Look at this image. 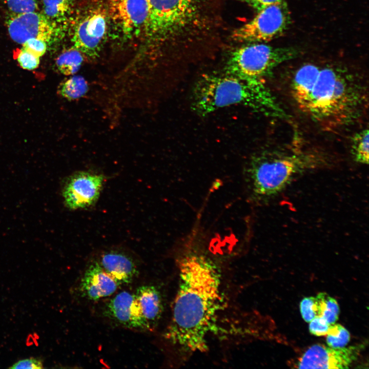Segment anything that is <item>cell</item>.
Masks as SVG:
<instances>
[{"mask_svg":"<svg viewBox=\"0 0 369 369\" xmlns=\"http://www.w3.org/2000/svg\"><path fill=\"white\" fill-rule=\"evenodd\" d=\"M134 295L149 330L152 331L157 325L163 312L161 294L155 286L144 285L138 287Z\"/></svg>","mask_w":369,"mask_h":369,"instance_id":"2e32d148","label":"cell"},{"mask_svg":"<svg viewBox=\"0 0 369 369\" xmlns=\"http://www.w3.org/2000/svg\"><path fill=\"white\" fill-rule=\"evenodd\" d=\"M104 182L100 174L76 172L66 180L62 195L66 207L72 210L88 208L97 200Z\"/></svg>","mask_w":369,"mask_h":369,"instance_id":"30bf717a","label":"cell"},{"mask_svg":"<svg viewBox=\"0 0 369 369\" xmlns=\"http://www.w3.org/2000/svg\"><path fill=\"white\" fill-rule=\"evenodd\" d=\"M232 105L244 106L266 115H283L260 79L240 77L225 72L206 74L194 85L191 107L198 115L205 116Z\"/></svg>","mask_w":369,"mask_h":369,"instance_id":"277c9868","label":"cell"},{"mask_svg":"<svg viewBox=\"0 0 369 369\" xmlns=\"http://www.w3.org/2000/svg\"><path fill=\"white\" fill-rule=\"evenodd\" d=\"M318 308V316L324 318L329 324L335 323L338 320L340 309L337 300L324 292L315 297Z\"/></svg>","mask_w":369,"mask_h":369,"instance_id":"ffe728a7","label":"cell"},{"mask_svg":"<svg viewBox=\"0 0 369 369\" xmlns=\"http://www.w3.org/2000/svg\"><path fill=\"white\" fill-rule=\"evenodd\" d=\"M96 261L119 285L131 283L138 274L134 260L120 250L105 251Z\"/></svg>","mask_w":369,"mask_h":369,"instance_id":"9a60e30c","label":"cell"},{"mask_svg":"<svg viewBox=\"0 0 369 369\" xmlns=\"http://www.w3.org/2000/svg\"><path fill=\"white\" fill-rule=\"evenodd\" d=\"M22 45V49L39 57L45 53L47 48V44L46 42L35 38L28 39Z\"/></svg>","mask_w":369,"mask_h":369,"instance_id":"484cf974","label":"cell"},{"mask_svg":"<svg viewBox=\"0 0 369 369\" xmlns=\"http://www.w3.org/2000/svg\"><path fill=\"white\" fill-rule=\"evenodd\" d=\"M300 53V50L296 47L249 43L231 53L225 72L240 77L260 79L276 66L296 58Z\"/></svg>","mask_w":369,"mask_h":369,"instance_id":"5b68a950","label":"cell"},{"mask_svg":"<svg viewBox=\"0 0 369 369\" xmlns=\"http://www.w3.org/2000/svg\"><path fill=\"white\" fill-rule=\"evenodd\" d=\"M361 346L333 348L323 344L311 346L299 358V368H347L357 357Z\"/></svg>","mask_w":369,"mask_h":369,"instance_id":"8fae6325","label":"cell"},{"mask_svg":"<svg viewBox=\"0 0 369 369\" xmlns=\"http://www.w3.org/2000/svg\"><path fill=\"white\" fill-rule=\"evenodd\" d=\"M88 89V83L83 76L73 75L60 83L58 88V93L71 100L84 96Z\"/></svg>","mask_w":369,"mask_h":369,"instance_id":"d6986e66","label":"cell"},{"mask_svg":"<svg viewBox=\"0 0 369 369\" xmlns=\"http://www.w3.org/2000/svg\"><path fill=\"white\" fill-rule=\"evenodd\" d=\"M283 1L285 0H244L258 11L266 6Z\"/></svg>","mask_w":369,"mask_h":369,"instance_id":"f1b7e54d","label":"cell"},{"mask_svg":"<svg viewBox=\"0 0 369 369\" xmlns=\"http://www.w3.org/2000/svg\"><path fill=\"white\" fill-rule=\"evenodd\" d=\"M11 13L21 14L35 12L38 9L36 0H4Z\"/></svg>","mask_w":369,"mask_h":369,"instance_id":"603a6c76","label":"cell"},{"mask_svg":"<svg viewBox=\"0 0 369 369\" xmlns=\"http://www.w3.org/2000/svg\"><path fill=\"white\" fill-rule=\"evenodd\" d=\"M149 18L145 28L149 37L157 40L180 34L193 22L197 0H147Z\"/></svg>","mask_w":369,"mask_h":369,"instance_id":"8992f818","label":"cell"},{"mask_svg":"<svg viewBox=\"0 0 369 369\" xmlns=\"http://www.w3.org/2000/svg\"><path fill=\"white\" fill-rule=\"evenodd\" d=\"M290 89L298 108L328 129L353 121L367 104L361 79L340 66L304 64L294 72Z\"/></svg>","mask_w":369,"mask_h":369,"instance_id":"7a4b0ae2","label":"cell"},{"mask_svg":"<svg viewBox=\"0 0 369 369\" xmlns=\"http://www.w3.org/2000/svg\"><path fill=\"white\" fill-rule=\"evenodd\" d=\"M6 25L12 39L22 45L32 38L49 44L59 30L57 24L36 11L21 14L11 13L6 17Z\"/></svg>","mask_w":369,"mask_h":369,"instance_id":"9c48e42d","label":"cell"},{"mask_svg":"<svg viewBox=\"0 0 369 369\" xmlns=\"http://www.w3.org/2000/svg\"><path fill=\"white\" fill-rule=\"evenodd\" d=\"M331 324L322 317L317 316L310 322V333L317 336H326Z\"/></svg>","mask_w":369,"mask_h":369,"instance_id":"4316f807","label":"cell"},{"mask_svg":"<svg viewBox=\"0 0 369 369\" xmlns=\"http://www.w3.org/2000/svg\"><path fill=\"white\" fill-rule=\"evenodd\" d=\"M111 17L126 35L145 30L149 18L147 0H109Z\"/></svg>","mask_w":369,"mask_h":369,"instance_id":"7c38bea8","label":"cell"},{"mask_svg":"<svg viewBox=\"0 0 369 369\" xmlns=\"http://www.w3.org/2000/svg\"><path fill=\"white\" fill-rule=\"evenodd\" d=\"M83 54L74 47L63 52L57 58L55 65L63 74L69 75L75 73L84 60Z\"/></svg>","mask_w":369,"mask_h":369,"instance_id":"ac0fdd59","label":"cell"},{"mask_svg":"<svg viewBox=\"0 0 369 369\" xmlns=\"http://www.w3.org/2000/svg\"><path fill=\"white\" fill-rule=\"evenodd\" d=\"M120 285L95 261L86 270L80 283L83 295L97 300L113 294Z\"/></svg>","mask_w":369,"mask_h":369,"instance_id":"5bb4252c","label":"cell"},{"mask_svg":"<svg viewBox=\"0 0 369 369\" xmlns=\"http://www.w3.org/2000/svg\"><path fill=\"white\" fill-rule=\"evenodd\" d=\"M221 276L208 256L191 251L179 264V285L165 337L186 352H204L220 307Z\"/></svg>","mask_w":369,"mask_h":369,"instance_id":"6da1fadb","label":"cell"},{"mask_svg":"<svg viewBox=\"0 0 369 369\" xmlns=\"http://www.w3.org/2000/svg\"><path fill=\"white\" fill-rule=\"evenodd\" d=\"M10 368L40 369L43 368V361L36 358H30L18 360L14 363Z\"/></svg>","mask_w":369,"mask_h":369,"instance_id":"83f0119b","label":"cell"},{"mask_svg":"<svg viewBox=\"0 0 369 369\" xmlns=\"http://www.w3.org/2000/svg\"><path fill=\"white\" fill-rule=\"evenodd\" d=\"M106 313L126 327L149 330L134 293L123 291L116 294L107 303Z\"/></svg>","mask_w":369,"mask_h":369,"instance_id":"4fadbf2b","label":"cell"},{"mask_svg":"<svg viewBox=\"0 0 369 369\" xmlns=\"http://www.w3.org/2000/svg\"><path fill=\"white\" fill-rule=\"evenodd\" d=\"M234 32V40L243 43H266L281 36L291 24L285 1L266 6Z\"/></svg>","mask_w":369,"mask_h":369,"instance_id":"52a82bcc","label":"cell"},{"mask_svg":"<svg viewBox=\"0 0 369 369\" xmlns=\"http://www.w3.org/2000/svg\"><path fill=\"white\" fill-rule=\"evenodd\" d=\"M300 311L303 320L310 322L318 316L317 300L314 297H306L300 302Z\"/></svg>","mask_w":369,"mask_h":369,"instance_id":"cb8c5ba5","label":"cell"},{"mask_svg":"<svg viewBox=\"0 0 369 369\" xmlns=\"http://www.w3.org/2000/svg\"><path fill=\"white\" fill-rule=\"evenodd\" d=\"M243 1H244V0H243Z\"/></svg>","mask_w":369,"mask_h":369,"instance_id":"f546056e","label":"cell"},{"mask_svg":"<svg viewBox=\"0 0 369 369\" xmlns=\"http://www.w3.org/2000/svg\"><path fill=\"white\" fill-rule=\"evenodd\" d=\"M44 15L57 24L66 20L72 10V0H42Z\"/></svg>","mask_w":369,"mask_h":369,"instance_id":"e0dca14e","label":"cell"},{"mask_svg":"<svg viewBox=\"0 0 369 369\" xmlns=\"http://www.w3.org/2000/svg\"><path fill=\"white\" fill-rule=\"evenodd\" d=\"M350 340L349 332L340 324H331L326 335V341L333 348L345 347Z\"/></svg>","mask_w":369,"mask_h":369,"instance_id":"7402d4cb","label":"cell"},{"mask_svg":"<svg viewBox=\"0 0 369 369\" xmlns=\"http://www.w3.org/2000/svg\"><path fill=\"white\" fill-rule=\"evenodd\" d=\"M368 130L364 129L357 133L352 140V153L354 160L360 163H368Z\"/></svg>","mask_w":369,"mask_h":369,"instance_id":"44dd1931","label":"cell"},{"mask_svg":"<svg viewBox=\"0 0 369 369\" xmlns=\"http://www.w3.org/2000/svg\"><path fill=\"white\" fill-rule=\"evenodd\" d=\"M39 58L22 48L16 54V60L19 66L24 69L28 70L37 68L39 64Z\"/></svg>","mask_w":369,"mask_h":369,"instance_id":"d4e9b609","label":"cell"},{"mask_svg":"<svg viewBox=\"0 0 369 369\" xmlns=\"http://www.w3.org/2000/svg\"><path fill=\"white\" fill-rule=\"evenodd\" d=\"M107 30L106 9L98 5L89 7L75 20L72 37L73 47L84 57L95 59L98 56Z\"/></svg>","mask_w":369,"mask_h":369,"instance_id":"ba28073f","label":"cell"},{"mask_svg":"<svg viewBox=\"0 0 369 369\" xmlns=\"http://www.w3.org/2000/svg\"><path fill=\"white\" fill-rule=\"evenodd\" d=\"M331 160L327 154L317 150L254 154L249 158L243 172L249 197L253 202L265 203L301 175L329 166Z\"/></svg>","mask_w":369,"mask_h":369,"instance_id":"3957f363","label":"cell"}]
</instances>
